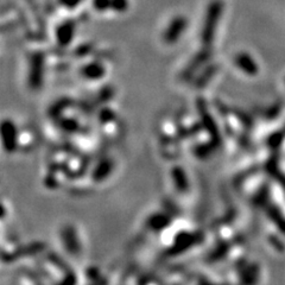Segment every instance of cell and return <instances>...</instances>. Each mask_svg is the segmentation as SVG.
<instances>
[{
  "label": "cell",
  "instance_id": "cell-1",
  "mask_svg": "<svg viewBox=\"0 0 285 285\" xmlns=\"http://www.w3.org/2000/svg\"><path fill=\"white\" fill-rule=\"evenodd\" d=\"M223 12V2L222 0H212L211 4L207 7L204 21L201 30V43L203 48H212L214 42L217 28L220 22L221 16Z\"/></svg>",
  "mask_w": 285,
  "mask_h": 285
},
{
  "label": "cell",
  "instance_id": "cell-2",
  "mask_svg": "<svg viewBox=\"0 0 285 285\" xmlns=\"http://www.w3.org/2000/svg\"><path fill=\"white\" fill-rule=\"evenodd\" d=\"M187 28H188V19H187V17L181 16V14L175 16L169 22V24L166 25L165 30H164L163 41L169 45L176 44L184 32H186Z\"/></svg>",
  "mask_w": 285,
  "mask_h": 285
},
{
  "label": "cell",
  "instance_id": "cell-3",
  "mask_svg": "<svg viewBox=\"0 0 285 285\" xmlns=\"http://www.w3.org/2000/svg\"><path fill=\"white\" fill-rule=\"evenodd\" d=\"M75 36V23L65 21L56 29V41L61 47H68L73 42Z\"/></svg>",
  "mask_w": 285,
  "mask_h": 285
},
{
  "label": "cell",
  "instance_id": "cell-4",
  "mask_svg": "<svg viewBox=\"0 0 285 285\" xmlns=\"http://www.w3.org/2000/svg\"><path fill=\"white\" fill-rule=\"evenodd\" d=\"M235 63H237L241 69H244L245 71H249V73L255 70V63L253 61L251 55L247 53L238 54L237 56H235Z\"/></svg>",
  "mask_w": 285,
  "mask_h": 285
},
{
  "label": "cell",
  "instance_id": "cell-5",
  "mask_svg": "<svg viewBox=\"0 0 285 285\" xmlns=\"http://www.w3.org/2000/svg\"><path fill=\"white\" fill-rule=\"evenodd\" d=\"M83 71H85V75H88V77L95 79V77H97L99 75H101L103 73V68L100 63L93 62V63H89V64L87 65H85Z\"/></svg>",
  "mask_w": 285,
  "mask_h": 285
},
{
  "label": "cell",
  "instance_id": "cell-6",
  "mask_svg": "<svg viewBox=\"0 0 285 285\" xmlns=\"http://www.w3.org/2000/svg\"><path fill=\"white\" fill-rule=\"evenodd\" d=\"M129 7L128 0H111V11L116 13H125Z\"/></svg>",
  "mask_w": 285,
  "mask_h": 285
},
{
  "label": "cell",
  "instance_id": "cell-7",
  "mask_svg": "<svg viewBox=\"0 0 285 285\" xmlns=\"http://www.w3.org/2000/svg\"><path fill=\"white\" fill-rule=\"evenodd\" d=\"M92 5L97 12L111 11V0H92Z\"/></svg>",
  "mask_w": 285,
  "mask_h": 285
},
{
  "label": "cell",
  "instance_id": "cell-8",
  "mask_svg": "<svg viewBox=\"0 0 285 285\" xmlns=\"http://www.w3.org/2000/svg\"><path fill=\"white\" fill-rule=\"evenodd\" d=\"M62 6L67 7V8H74L76 6H79L81 0H60Z\"/></svg>",
  "mask_w": 285,
  "mask_h": 285
}]
</instances>
